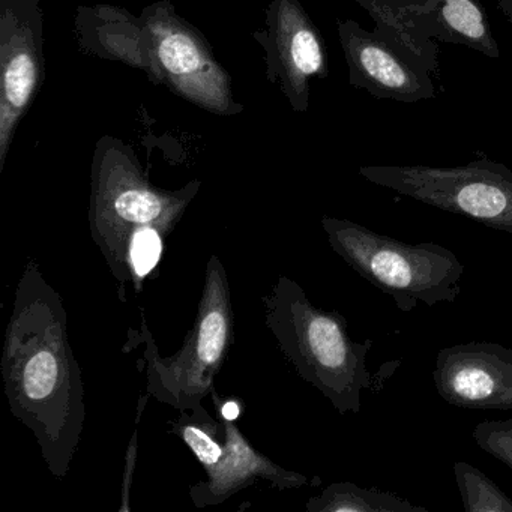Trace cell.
<instances>
[{
  "instance_id": "4fadbf2b",
  "label": "cell",
  "mask_w": 512,
  "mask_h": 512,
  "mask_svg": "<svg viewBox=\"0 0 512 512\" xmlns=\"http://www.w3.org/2000/svg\"><path fill=\"white\" fill-rule=\"evenodd\" d=\"M74 34L80 52L142 71L152 85L161 86L151 34L142 16L115 5H80Z\"/></svg>"
},
{
  "instance_id": "ac0fdd59",
  "label": "cell",
  "mask_w": 512,
  "mask_h": 512,
  "mask_svg": "<svg viewBox=\"0 0 512 512\" xmlns=\"http://www.w3.org/2000/svg\"><path fill=\"white\" fill-rule=\"evenodd\" d=\"M472 436L482 451L502 461L512 470V418L479 422L473 428Z\"/></svg>"
},
{
  "instance_id": "5bb4252c",
  "label": "cell",
  "mask_w": 512,
  "mask_h": 512,
  "mask_svg": "<svg viewBox=\"0 0 512 512\" xmlns=\"http://www.w3.org/2000/svg\"><path fill=\"white\" fill-rule=\"evenodd\" d=\"M223 421L226 425L223 455L217 464L205 469V481L191 487V499L197 508L221 505L257 479H266L280 490L302 487L310 482L307 476L278 466L254 449L235 421L224 418Z\"/></svg>"
},
{
  "instance_id": "52a82bcc",
  "label": "cell",
  "mask_w": 512,
  "mask_h": 512,
  "mask_svg": "<svg viewBox=\"0 0 512 512\" xmlns=\"http://www.w3.org/2000/svg\"><path fill=\"white\" fill-rule=\"evenodd\" d=\"M373 19L374 31L431 74H439V44L469 47L499 59L481 0H355Z\"/></svg>"
},
{
  "instance_id": "44dd1931",
  "label": "cell",
  "mask_w": 512,
  "mask_h": 512,
  "mask_svg": "<svg viewBox=\"0 0 512 512\" xmlns=\"http://www.w3.org/2000/svg\"><path fill=\"white\" fill-rule=\"evenodd\" d=\"M494 2H496L497 8L505 14L506 19L512 25V0H494Z\"/></svg>"
},
{
  "instance_id": "ffe728a7",
  "label": "cell",
  "mask_w": 512,
  "mask_h": 512,
  "mask_svg": "<svg viewBox=\"0 0 512 512\" xmlns=\"http://www.w3.org/2000/svg\"><path fill=\"white\" fill-rule=\"evenodd\" d=\"M241 415V406L236 401H226L223 406H220V416L229 421H235Z\"/></svg>"
},
{
  "instance_id": "7a4b0ae2",
  "label": "cell",
  "mask_w": 512,
  "mask_h": 512,
  "mask_svg": "<svg viewBox=\"0 0 512 512\" xmlns=\"http://www.w3.org/2000/svg\"><path fill=\"white\" fill-rule=\"evenodd\" d=\"M202 182H188L181 190H163L149 181L136 152L116 137L103 136L95 145L91 169L89 224L110 271L121 284L142 283L134 271V250L146 236L166 239L178 226Z\"/></svg>"
},
{
  "instance_id": "3957f363",
  "label": "cell",
  "mask_w": 512,
  "mask_h": 512,
  "mask_svg": "<svg viewBox=\"0 0 512 512\" xmlns=\"http://www.w3.org/2000/svg\"><path fill=\"white\" fill-rule=\"evenodd\" d=\"M262 301L265 325L287 361L340 415L361 412L362 392L382 391L386 377L370 373L367 365L373 341L353 340L340 313L313 305L304 289L284 275Z\"/></svg>"
},
{
  "instance_id": "8992f818",
  "label": "cell",
  "mask_w": 512,
  "mask_h": 512,
  "mask_svg": "<svg viewBox=\"0 0 512 512\" xmlns=\"http://www.w3.org/2000/svg\"><path fill=\"white\" fill-rule=\"evenodd\" d=\"M371 184L512 233V170L481 158L464 166H362Z\"/></svg>"
},
{
  "instance_id": "277c9868",
  "label": "cell",
  "mask_w": 512,
  "mask_h": 512,
  "mask_svg": "<svg viewBox=\"0 0 512 512\" xmlns=\"http://www.w3.org/2000/svg\"><path fill=\"white\" fill-rule=\"evenodd\" d=\"M233 307L229 277L220 257L212 256L206 265L202 298L197 305L193 328L175 355H160L154 337L142 322L140 331H130V340L145 346L142 359L146 391L173 409H203V398L215 388L233 343Z\"/></svg>"
},
{
  "instance_id": "ba28073f",
  "label": "cell",
  "mask_w": 512,
  "mask_h": 512,
  "mask_svg": "<svg viewBox=\"0 0 512 512\" xmlns=\"http://www.w3.org/2000/svg\"><path fill=\"white\" fill-rule=\"evenodd\" d=\"M140 16L151 34L161 86L212 115L244 112L235 100L229 71L215 58L205 35L179 16L170 0L148 5Z\"/></svg>"
},
{
  "instance_id": "8fae6325",
  "label": "cell",
  "mask_w": 512,
  "mask_h": 512,
  "mask_svg": "<svg viewBox=\"0 0 512 512\" xmlns=\"http://www.w3.org/2000/svg\"><path fill=\"white\" fill-rule=\"evenodd\" d=\"M338 38L349 67V83L379 100L418 103L436 97L433 74L401 53L376 31L338 20Z\"/></svg>"
},
{
  "instance_id": "e0dca14e",
  "label": "cell",
  "mask_w": 512,
  "mask_h": 512,
  "mask_svg": "<svg viewBox=\"0 0 512 512\" xmlns=\"http://www.w3.org/2000/svg\"><path fill=\"white\" fill-rule=\"evenodd\" d=\"M455 481L466 512H512V499L472 464H454Z\"/></svg>"
},
{
  "instance_id": "6da1fadb",
  "label": "cell",
  "mask_w": 512,
  "mask_h": 512,
  "mask_svg": "<svg viewBox=\"0 0 512 512\" xmlns=\"http://www.w3.org/2000/svg\"><path fill=\"white\" fill-rule=\"evenodd\" d=\"M0 371L11 412L34 433L50 472L65 478L85 430V385L64 302L34 260L17 286Z\"/></svg>"
},
{
  "instance_id": "9c48e42d",
  "label": "cell",
  "mask_w": 512,
  "mask_h": 512,
  "mask_svg": "<svg viewBox=\"0 0 512 512\" xmlns=\"http://www.w3.org/2000/svg\"><path fill=\"white\" fill-rule=\"evenodd\" d=\"M40 0H0V173L46 77Z\"/></svg>"
},
{
  "instance_id": "d6986e66",
  "label": "cell",
  "mask_w": 512,
  "mask_h": 512,
  "mask_svg": "<svg viewBox=\"0 0 512 512\" xmlns=\"http://www.w3.org/2000/svg\"><path fill=\"white\" fill-rule=\"evenodd\" d=\"M149 397H151V395L146 392V394L140 398L139 406H137L136 428H134L130 448H128L127 457H125L124 485H122V502L124 503H122L121 508H119L121 512L131 511L130 490L131 484H133L134 469H136L137 433H139L140 416H142V410L145 409L146 401H148Z\"/></svg>"
},
{
  "instance_id": "30bf717a",
  "label": "cell",
  "mask_w": 512,
  "mask_h": 512,
  "mask_svg": "<svg viewBox=\"0 0 512 512\" xmlns=\"http://www.w3.org/2000/svg\"><path fill=\"white\" fill-rule=\"evenodd\" d=\"M262 47L265 77L286 98L290 109L310 107L311 82L329 76L325 41L299 0H271L265 23L253 34Z\"/></svg>"
},
{
  "instance_id": "9a60e30c",
  "label": "cell",
  "mask_w": 512,
  "mask_h": 512,
  "mask_svg": "<svg viewBox=\"0 0 512 512\" xmlns=\"http://www.w3.org/2000/svg\"><path fill=\"white\" fill-rule=\"evenodd\" d=\"M308 512H428L397 494L379 488H364L352 482H337L307 502Z\"/></svg>"
},
{
  "instance_id": "7c38bea8",
  "label": "cell",
  "mask_w": 512,
  "mask_h": 512,
  "mask_svg": "<svg viewBox=\"0 0 512 512\" xmlns=\"http://www.w3.org/2000/svg\"><path fill=\"white\" fill-rule=\"evenodd\" d=\"M434 386L446 403L461 409H512V349L475 341L437 353Z\"/></svg>"
},
{
  "instance_id": "2e32d148",
  "label": "cell",
  "mask_w": 512,
  "mask_h": 512,
  "mask_svg": "<svg viewBox=\"0 0 512 512\" xmlns=\"http://www.w3.org/2000/svg\"><path fill=\"white\" fill-rule=\"evenodd\" d=\"M170 431L181 437L182 442L196 455L203 469L218 463L224 452L223 440L226 425L223 418H212L208 410H184L175 421H170Z\"/></svg>"
},
{
  "instance_id": "5b68a950",
  "label": "cell",
  "mask_w": 512,
  "mask_h": 512,
  "mask_svg": "<svg viewBox=\"0 0 512 512\" xmlns=\"http://www.w3.org/2000/svg\"><path fill=\"white\" fill-rule=\"evenodd\" d=\"M322 227L332 250L391 296L398 310L410 313L419 301L434 307L460 296L464 266L448 248L406 244L344 218L323 217Z\"/></svg>"
}]
</instances>
